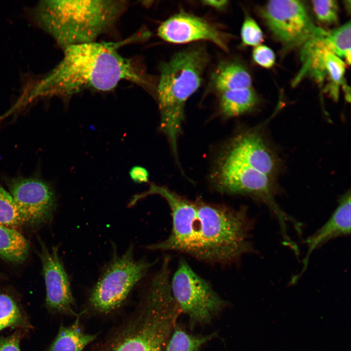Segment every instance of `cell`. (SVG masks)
<instances>
[{
    "label": "cell",
    "instance_id": "6da1fadb",
    "mask_svg": "<svg viewBox=\"0 0 351 351\" xmlns=\"http://www.w3.org/2000/svg\"><path fill=\"white\" fill-rule=\"evenodd\" d=\"M152 187L150 193L166 200L172 227L167 238L146 246V249L177 252L220 264L238 261L254 251L250 240L254 222L246 208L191 201L165 187Z\"/></svg>",
    "mask_w": 351,
    "mask_h": 351
},
{
    "label": "cell",
    "instance_id": "7a4b0ae2",
    "mask_svg": "<svg viewBox=\"0 0 351 351\" xmlns=\"http://www.w3.org/2000/svg\"><path fill=\"white\" fill-rule=\"evenodd\" d=\"M122 43L94 42L65 47L62 60L41 81L33 97L70 96L86 89L109 91L122 80L147 86L140 67L118 53L117 49Z\"/></svg>",
    "mask_w": 351,
    "mask_h": 351
},
{
    "label": "cell",
    "instance_id": "3957f363",
    "mask_svg": "<svg viewBox=\"0 0 351 351\" xmlns=\"http://www.w3.org/2000/svg\"><path fill=\"white\" fill-rule=\"evenodd\" d=\"M170 277L169 265L163 263L136 309L98 351H164L181 313Z\"/></svg>",
    "mask_w": 351,
    "mask_h": 351
},
{
    "label": "cell",
    "instance_id": "277c9868",
    "mask_svg": "<svg viewBox=\"0 0 351 351\" xmlns=\"http://www.w3.org/2000/svg\"><path fill=\"white\" fill-rule=\"evenodd\" d=\"M125 0H49L38 9L43 27L63 48L96 42L125 11Z\"/></svg>",
    "mask_w": 351,
    "mask_h": 351
},
{
    "label": "cell",
    "instance_id": "5b68a950",
    "mask_svg": "<svg viewBox=\"0 0 351 351\" xmlns=\"http://www.w3.org/2000/svg\"><path fill=\"white\" fill-rule=\"evenodd\" d=\"M208 61L204 48L192 47L176 53L160 67L156 91L160 129L167 137L176 158L185 103L200 87Z\"/></svg>",
    "mask_w": 351,
    "mask_h": 351
},
{
    "label": "cell",
    "instance_id": "8992f818",
    "mask_svg": "<svg viewBox=\"0 0 351 351\" xmlns=\"http://www.w3.org/2000/svg\"><path fill=\"white\" fill-rule=\"evenodd\" d=\"M114 250L89 295V307L97 313L108 314L119 307L152 265L135 259L132 245L121 255Z\"/></svg>",
    "mask_w": 351,
    "mask_h": 351
},
{
    "label": "cell",
    "instance_id": "52a82bcc",
    "mask_svg": "<svg viewBox=\"0 0 351 351\" xmlns=\"http://www.w3.org/2000/svg\"><path fill=\"white\" fill-rule=\"evenodd\" d=\"M212 179L219 191L252 195L264 202L277 219L284 240L289 238L287 233L288 222L296 229L299 226L275 202L269 176L266 174L222 153L217 159Z\"/></svg>",
    "mask_w": 351,
    "mask_h": 351
},
{
    "label": "cell",
    "instance_id": "ba28073f",
    "mask_svg": "<svg viewBox=\"0 0 351 351\" xmlns=\"http://www.w3.org/2000/svg\"><path fill=\"white\" fill-rule=\"evenodd\" d=\"M172 296L191 325L207 324L220 312L226 302L210 284L181 259L170 281Z\"/></svg>",
    "mask_w": 351,
    "mask_h": 351
},
{
    "label": "cell",
    "instance_id": "9c48e42d",
    "mask_svg": "<svg viewBox=\"0 0 351 351\" xmlns=\"http://www.w3.org/2000/svg\"><path fill=\"white\" fill-rule=\"evenodd\" d=\"M261 13L273 35L287 48L303 46L324 30L316 26L299 0H270Z\"/></svg>",
    "mask_w": 351,
    "mask_h": 351
},
{
    "label": "cell",
    "instance_id": "30bf717a",
    "mask_svg": "<svg viewBox=\"0 0 351 351\" xmlns=\"http://www.w3.org/2000/svg\"><path fill=\"white\" fill-rule=\"evenodd\" d=\"M157 34L163 40L172 43L206 40L225 51H228L230 35L207 20L184 12L163 21L158 28Z\"/></svg>",
    "mask_w": 351,
    "mask_h": 351
},
{
    "label": "cell",
    "instance_id": "8fae6325",
    "mask_svg": "<svg viewBox=\"0 0 351 351\" xmlns=\"http://www.w3.org/2000/svg\"><path fill=\"white\" fill-rule=\"evenodd\" d=\"M9 188L25 223H39L51 218L56 200L47 184L33 178H17L10 181Z\"/></svg>",
    "mask_w": 351,
    "mask_h": 351
},
{
    "label": "cell",
    "instance_id": "7c38bea8",
    "mask_svg": "<svg viewBox=\"0 0 351 351\" xmlns=\"http://www.w3.org/2000/svg\"><path fill=\"white\" fill-rule=\"evenodd\" d=\"M46 287L45 303L52 312L78 316L70 280L57 250L43 246L40 254Z\"/></svg>",
    "mask_w": 351,
    "mask_h": 351
},
{
    "label": "cell",
    "instance_id": "4fadbf2b",
    "mask_svg": "<svg viewBox=\"0 0 351 351\" xmlns=\"http://www.w3.org/2000/svg\"><path fill=\"white\" fill-rule=\"evenodd\" d=\"M351 200L349 191L340 198L337 207L327 222L304 241L307 251L302 261V268L298 274L292 277L289 285L295 284L305 272L310 256L315 249L333 238L350 234Z\"/></svg>",
    "mask_w": 351,
    "mask_h": 351
},
{
    "label": "cell",
    "instance_id": "5bb4252c",
    "mask_svg": "<svg viewBox=\"0 0 351 351\" xmlns=\"http://www.w3.org/2000/svg\"><path fill=\"white\" fill-rule=\"evenodd\" d=\"M223 153L268 176L276 168L272 153L261 137L254 132L236 136Z\"/></svg>",
    "mask_w": 351,
    "mask_h": 351
},
{
    "label": "cell",
    "instance_id": "9a60e30c",
    "mask_svg": "<svg viewBox=\"0 0 351 351\" xmlns=\"http://www.w3.org/2000/svg\"><path fill=\"white\" fill-rule=\"evenodd\" d=\"M325 31L311 38L302 46V66L292 82L293 85L306 76L311 77L320 83L328 78V56L331 50L323 39Z\"/></svg>",
    "mask_w": 351,
    "mask_h": 351
},
{
    "label": "cell",
    "instance_id": "2e32d148",
    "mask_svg": "<svg viewBox=\"0 0 351 351\" xmlns=\"http://www.w3.org/2000/svg\"><path fill=\"white\" fill-rule=\"evenodd\" d=\"M211 86L218 94L238 89L251 87L252 78L246 68L234 61L220 63L213 73Z\"/></svg>",
    "mask_w": 351,
    "mask_h": 351
},
{
    "label": "cell",
    "instance_id": "e0dca14e",
    "mask_svg": "<svg viewBox=\"0 0 351 351\" xmlns=\"http://www.w3.org/2000/svg\"><path fill=\"white\" fill-rule=\"evenodd\" d=\"M80 315L70 325H61L47 351H83L97 335L87 333L81 327Z\"/></svg>",
    "mask_w": 351,
    "mask_h": 351
},
{
    "label": "cell",
    "instance_id": "ac0fdd59",
    "mask_svg": "<svg viewBox=\"0 0 351 351\" xmlns=\"http://www.w3.org/2000/svg\"><path fill=\"white\" fill-rule=\"evenodd\" d=\"M220 110L226 117L242 115L252 109L257 98L251 87L226 91L219 94Z\"/></svg>",
    "mask_w": 351,
    "mask_h": 351
},
{
    "label": "cell",
    "instance_id": "d6986e66",
    "mask_svg": "<svg viewBox=\"0 0 351 351\" xmlns=\"http://www.w3.org/2000/svg\"><path fill=\"white\" fill-rule=\"evenodd\" d=\"M29 245L19 232L0 225V256L11 262H20L27 257Z\"/></svg>",
    "mask_w": 351,
    "mask_h": 351
},
{
    "label": "cell",
    "instance_id": "ffe728a7",
    "mask_svg": "<svg viewBox=\"0 0 351 351\" xmlns=\"http://www.w3.org/2000/svg\"><path fill=\"white\" fill-rule=\"evenodd\" d=\"M215 335V333L206 335H194L176 325L164 351H201L202 346Z\"/></svg>",
    "mask_w": 351,
    "mask_h": 351
},
{
    "label": "cell",
    "instance_id": "44dd1931",
    "mask_svg": "<svg viewBox=\"0 0 351 351\" xmlns=\"http://www.w3.org/2000/svg\"><path fill=\"white\" fill-rule=\"evenodd\" d=\"M323 39L328 47L338 57L344 58L350 64L351 22L330 31H325Z\"/></svg>",
    "mask_w": 351,
    "mask_h": 351
},
{
    "label": "cell",
    "instance_id": "7402d4cb",
    "mask_svg": "<svg viewBox=\"0 0 351 351\" xmlns=\"http://www.w3.org/2000/svg\"><path fill=\"white\" fill-rule=\"evenodd\" d=\"M30 327L16 302L9 295L0 293V331L8 327L27 329Z\"/></svg>",
    "mask_w": 351,
    "mask_h": 351
},
{
    "label": "cell",
    "instance_id": "603a6c76",
    "mask_svg": "<svg viewBox=\"0 0 351 351\" xmlns=\"http://www.w3.org/2000/svg\"><path fill=\"white\" fill-rule=\"evenodd\" d=\"M24 223L10 194L0 185V224L11 227Z\"/></svg>",
    "mask_w": 351,
    "mask_h": 351
},
{
    "label": "cell",
    "instance_id": "cb8c5ba5",
    "mask_svg": "<svg viewBox=\"0 0 351 351\" xmlns=\"http://www.w3.org/2000/svg\"><path fill=\"white\" fill-rule=\"evenodd\" d=\"M313 9L317 19L325 23H334L338 20V5L336 0H312Z\"/></svg>",
    "mask_w": 351,
    "mask_h": 351
},
{
    "label": "cell",
    "instance_id": "d4e9b609",
    "mask_svg": "<svg viewBox=\"0 0 351 351\" xmlns=\"http://www.w3.org/2000/svg\"><path fill=\"white\" fill-rule=\"evenodd\" d=\"M241 37L242 43L246 46H256L263 39L261 29L255 21L250 17H247L242 25Z\"/></svg>",
    "mask_w": 351,
    "mask_h": 351
},
{
    "label": "cell",
    "instance_id": "484cf974",
    "mask_svg": "<svg viewBox=\"0 0 351 351\" xmlns=\"http://www.w3.org/2000/svg\"><path fill=\"white\" fill-rule=\"evenodd\" d=\"M253 58L255 62L265 68H270L275 62V57L273 50L267 46L258 45L254 49Z\"/></svg>",
    "mask_w": 351,
    "mask_h": 351
},
{
    "label": "cell",
    "instance_id": "4316f807",
    "mask_svg": "<svg viewBox=\"0 0 351 351\" xmlns=\"http://www.w3.org/2000/svg\"><path fill=\"white\" fill-rule=\"evenodd\" d=\"M20 339L19 332L7 337H0V351H20Z\"/></svg>",
    "mask_w": 351,
    "mask_h": 351
},
{
    "label": "cell",
    "instance_id": "83f0119b",
    "mask_svg": "<svg viewBox=\"0 0 351 351\" xmlns=\"http://www.w3.org/2000/svg\"><path fill=\"white\" fill-rule=\"evenodd\" d=\"M132 179L136 183H144L148 181L149 174L144 168L141 166L133 167L129 172Z\"/></svg>",
    "mask_w": 351,
    "mask_h": 351
},
{
    "label": "cell",
    "instance_id": "f1b7e54d",
    "mask_svg": "<svg viewBox=\"0 0 351 351\" xmlns=\"http://www.w3.org/2000/svg\"><path fill=\"white\" fill-rule=\"evenodd\" d=\"M227 0H205L202 3L214 8L220 10L225 8L228 4Z\"/></svg>",
    "mask_w": 351,
    "mask_h": 351
},
{
    "label": "cell",
    "instance_id": "f546056e",
    "mask_svg": "<svg viewBox=\"0 0 351 351\" xmlns=\"http://www.w3.org/2000/svg\"><path fill=\"white\" fill-rule=\"evenodd\" d=\"M2 117H0V120L1 119Z\"/></svg>",
    "mask_w": 351,
    "mask_h": 351
}]
</instances>
